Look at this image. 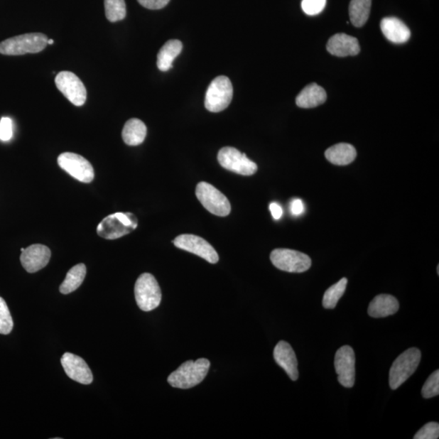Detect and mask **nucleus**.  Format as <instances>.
Here are the masks:
<instances>
[{"instance_id":"8","label":"nucleus","mask_w":439,"mask_h":439,"mask_svg":"<svg viewBox=\"0 0 439 439\" xmlns=\"http://www.w3.org/2000/svg\"><path fill=\"white\" fill-rule=\"evenodd\" d=\"M270 260L276 268L288 273H303L310 269L311 258L305 253L291 249H275Z\"/></svg>"},{"instance_id":"29","label":"nucleus","mask_w":439,"mask_h":439,"mask_svg":"<svg viewBox=\"0 0 439 439\" xmlns=\"http://www.w3.org/2000/svg\"><path fill=\"white\" fill-rule=\"evenodd\" d=\"M422 396L430 399L439 395V371L433 372L426 381L421 390Z\"/></svg>"},{"instance_id":"20","label":"nucleus","mask_w":439,"mask_h":439,"mask_svg":"<svg viewBox=\"0 0 439 439\" xmlns=\"http://www.w3.org/2000/svg\"><path fill=\"white\" fill-rule=\"evenodd\" d=\"M326 99H327V94L325 90L317 83H312L303 88L302 92L298 94L296 102L300 108L313 109L323 104Z\"/></svg>"},{"instance_id":"21","label":"nucleus","mask_w":439,"mask_h":439,"mask_svg":"<svg viewBox=\"0 0 439 439\" xmlns=\"http://www.w3.org/2000/svg\"><path fill=\"white\" fill-rule=\"evenodd\" d=\"M357 155V150L349 143H339L332 146L325 153L326 159L335 166L351 164L356 159Z\"/></svg>"},{"instance_id":"34","label":"nucleus","mask_w":439,"mask_h":439,"mask_svg":"<svg viewBox=\"0 0 439 439\" xmlns=\"http://www.w3.org/2000/svg\"><path fill=\"white\" fill-rule=\"evenodd\" d=\"M290 210L292 215L300 216L305 211V205L300 199L293 200L291 202Z\"/></svg>"},{"instance_id":"16","label":"nucleus","mask_w":439,"mask_h":439,"mask_svg":"<svg viewBox=\"0 0 439 439\" xmlns=\"http://www.w3.org/2000/svg\"><path fill=\"white\" fill-rule=\"evenodd\" d=\"M273 357L276 363L285 370L292 381L299 378L296 353L288 342L280 341L274 348Z\"/></svg>"},{"instance_id":"11","label":"nucleus","mask_w":439,"mask_h":439,"mask_svg":"<svg viewBox=\"0 0 439 439\" xmlns=\"http://www.w3.org/2000/svg\"><path fill=\"white\" fill-rule=\"evenodd\" d=\"M58 165L72 178L84 183L93 181L94 171L93 166L83 156L72 153H65L59 156Z\"/></svg>"},{"instance_id":"10","label":"nucleus","mask_w":439,"mask_h":439,"mask_svg":"<svg viewBox=\"0 0 439 439\" xmlns=\"http://www.w3.org/2000/svg\"><path fill=\"white\" fill-rule=\"evenodd\" d=\"M56 87L72 104L80 107L86 103L87 89L75 73L62 71L55 78Z\"/></svg>"},{"instance_id":"3","label":"nucleus","mask_w":439,"mask_h":439,"mask_svg":"<svg viewBox=\"0 0 439 439\" xmlns=\"http://www.w3.org/2000/svg\"><path fill=\"white\" fill-rule=\"evenodd\" d=\"M48 38L41 33H31L15 36L0 43V53L6 55H20L38 53L47 47Z\"/></svg>"},{"instance_id":"24","label":"nucleus","mask_w":439,"mask_h":439,"mask_svg":"<svg viewBox=\"0 0 439 439\" xmlns=\"http://www.w3.org/2000/svg\"><path fill=\"white\" fill-rule=\"evenodd\" d=\"M87 274V267L84 264H78L67 273L66 278L60 286L62 294H70L76 291L83 283Z\"/></svg>"},{"instance_id":"26","label":"nucleus","mask_w":439,"mask_h":439,"mask_svg":"<svg viewBox=\"0 0 439 439\" xmlns=\"http://www.w3.org/2000/svg\"><path fill=\"white\" fill-rule=\"evenodd\" d=\"M347 285V279L342 278L339 283L332 286L325 292L323 296V307L327 309H333L336 307L337 302L342 296L345 295Z\"/></svg>"},{"instance_id":"15","label":"nucleus","mask_w":439,"mask_h":439,"mask_svg":"<svg viewBox=\"0 0 439 439\" xmlns=\"http://www.w3.org/2000/svg\"><path fill=\"white\" fill-rule=\"evenodd\" d=\"M50 255L47 246L33 244L22 251L21 263L28 273H36L48 266Z\"/></svg>"},{"instance_id":"36","label":"nucleus","mask_w":439,"mask_h":439,"mask_svg":"<svg viewBox=\"0 0 439 439\" xmlns=\"http://www.w3.org/2000/svg\"><path fill=\"white\" fill-rule=\"evenodd\" d=\"M54 43L53 39H48V44L53 45Z\"/></svg>"},{"instance_id":"22","label":"nucleus","mask_w":439,"mask_h":439,"mask_svg":"<svg viewBox=\"0 0 439 439\" xmlns=\"http://www.w3.org/2000/svg\"><path fill=\"white\" fill-rule=\"evenodd\" d=\"M183 50L181 41L173 39L166 43L157 55V67L161 71L166 72L173 67V62Z\"/></svg>"},{"instance_id":"35","label":"nucleus","mask_w":439,"mask_h":439,"mask_svg":"<svg viewBox=\"0 0 439 439\" xmlns=\"http://www.w3.org/2000/svg\"><path fill=\"white\" fill-rule=\"evenodd\" d=\"M269 210L272 213V216L275 220H279L283 216V208L278 204V202H272L269 205Z\"/></svg>"},{"instance_id":"31","label":"nucleus","mask_w":439,"mask_h":439,"mask_svg":"<svg viewBox=\"0 0 439 439\" xmlns=\"http://www.w3.org/2000/svg\"><path fill=\"white\" fill-rule=\"evenodd\" d=\"M439 437V425L437 422H430L416 433L414 439H437Z\"/></svg>"},{"instance_id":"23","label":"nucleus","mask_w":439,"mask_h":439,"mask_svg":"<svg viewBox=\"0 0 439 439\" xmlns=\"http://www.w3.org/2000/svg\"><path fill=\"white\" fill-rule=\"evenodd\" d=\"M145 124L137 118H132L125 124L122 131L124 142L129 146H138L143 143L146 136Z\"/></svg>"},{"instance_id":"37","label":"nucleus","mask_w":439,"mask_h":439,"mask_svg":"<svg viewBox=\"0 0 439 439\" xmlns=\"http://www.w3.org/2000/svg\"><path fill=\"white\" fill-rule=\"evenodd\" d=\"M438 274H439V266L437 268Z\"/></svg>"},{"instance_id":"13","label":"nucleus","mask_w":439,"mask_h":439,"mask_svg":"<svg viewBox=\"0 0 439 439\" xmlns=\"http://www.w3.org/2000/svg\"><path fill=\"white\" fill-rule=\"evenodd\" d=\"M178 249L193 253L211 264L219 261L217 252L207 242L194 234H181L173 241Z\"/></svg>"},{"instance_id":"33","label":"nucleus","mask_w":439,"mask_h":439,"mask_svg":"<svg viewBox=\"0 0 439 439\" xmlns=\"http://www.w3.org/2000/svg\"><path fill=\"white\" fill-rule=\"evenodd\" d=\"M170 0H138L143 7L151 10H158L165 8Z\"/></svg>"},{"instance_id":"17","label":"nucleus","mask_w":439,"mask_h":439,"mask_svg":"<svg viewBox=\"0 0 439 439\" xmlns=\"http://www.w3.org/2000/svg\"><path fill=\"white\" fill-rule=\"evenodd\" d=\"M328 52L337 58H346L349 55H357L360 52L357 38L346 33H337L332 36L327 43Z\"/></svg>"},{"instance_id":"38","label":"nucleus","mask_w":439,"mask_h":439,"mask_svg":"<svg viewBox=\"0 0 439 439\" xmlns=\"http://www.w3.org/2000/svg\"><path fill=\"white\" fill-rule=\"evenodd\" d=\"M25 250V249H21V252Z\"/></svg>"},{"instance_id":"27","label":"nucleus","mask_w":439,"mask_h":439,"mask_svg":"<svg viewBox=\"0 0 439 439\" xmlns=\"http://www.w3.org/2000/svg\"><path fill=\"white\" fill-rule=\"evenodd\" d=\"M106 18L111 22L122 21L126 16L125 0H104Z\"/></svg>"},{"instance_id":"18","label":"nucleus","mask_w":439,"mask_h":439,"mask_svg":"<svg viewBox=\"0 0 439 439\" xmlns=\"http://www.w3.org/2000/svg\"><path fill=\"white\" fill-rule=\"evenodd\" d=\"M381 30L384 36L393 43L408 41L411 31L403 22L396 18H386L381 21Z\"/></svg>"},{"instance_id":"14","label":"nucleus","mask_w":439,"mask_h":439,"mask_svg":"<svg viewBox=\"0 0 439 439\" xmlns=\"http://www.w3.org/2000/svg\"><path fill=\"white\" fill-rule=\"evenodd\" d=\"M61 364L70 379L83 385L91 384L93 374L88 364L82 358L67 352L61 357Z\"/></svg>"},{"instance_id":"30","label":"nucleus","mask_w":439,"mask_h":439,"mask_svg":"<svg viewBox=\"0 0 439 439\" xmlns=\"http://www.w3.org/2000/svg\"><path fill=\"white\" fill-rule=\"evenodd\" d=\"M326 0H302L301 7L307 15L316 16L325 8Z\"/></svg>"},{"instance_id":"5","label":"nucleus","mask_w":439,"mask_h":439,"mask_svg":"<svg viewBox=\"0 0 439 439\" xmlns=\"http://www.w3.org/2000/svg\"><path fill=\"white\" fill-rule=\"evenodd\" d=\"M421 352L418 348H409L403 352L390 369L389 384L392 390H396L412 376L421 362Z\"/></svg>"},{"instance_id":"32","label":"nucleus","mask_w":439,"mask_h":439,"mask_svg":"<svg viewBox=\"0 0 439 439\" xmlns=\"http://www.w3.org/2000/svg\"><path fill=\"white\" fill-rule=\"evenodd\" d=\"M13 137V123L9 117H3L0 121V140L7 142Z\"/></svg>"},{"instance_id":"4","label":"nucleus","mask_w":439,"mask_h":439,"mask_svg":"<svg viewBox=\"0 0 439 439\" xmlns=\"http://www.w3.org/2000/svg\"><path fill=\"white\" fill-rule=\"evenodd\" d=\"M134 296L142 311H153L161 305V290L153 275L145 273L139 276L135 283Z\"/></svg>"},{"instance_id":"25","label":"nucleus","mask_w":439,"mask_h":439,"mask_svg":"<svg viewBox=\"0 0 439 439\" xmlns=\"http://www.w3.org/2000/svg\"><path fill=\"white\" fill-rule=\"evenodd\" d=\"M371 5L372 0H352L349 5V16L354 26L365 25L369 18Z\"/></svg>"},{"instance_id":"1","label":"nucleus","mask_w":439,"mask_h":439,"mask_svg":"<svg viewBox=\"0 0 439 439\" xmlns=\"http://www.w3.org/2000/svg\"><path fill=\"white\" fill-rule=\"evenodd\" d=\"M210 369V362L207 359L188 360L168 376V382L174 388L190 389L204 381Z\"/></svg>"},{"instance_id":"12","label":"nucleus","mask_w":439,"mask_h":439,"mask_svg":"<svg viewBox=\"0 0 439 439\" xmlns=\"http://www.w3.org/2000/svg\"><path fill=\"white\" fill-rule=\"evenodd\" d=\"M335 368L340 384L346 388H352L356 380V356L350 346H343L337 351Z\"/></svg>"},{"instance_id":"7","label":"nucleus","mask_w":439,"mask_h":439,"mask_svg":"<svg viewBox=\"0 0 439 439\" xmlns=\"http://www.w3.org/2000/svg\"><path fill=\"white\" fill-rule=\"evenodd\" d=\"M197 198L208 212L218 217H227L232 211V206L226 196L212 185L201 182L197 185Z\"/></svg>"},{"instance_id":"6","label":"nucleus","mask_w":439,"mask_h":439,"mask_svg":"<svg viewBox=\"0 0 439 439\" xmlns=\"http://www.w3.org/2000/svg\"><path fill=\"white\" fill-rule=\"evenodd\" d=\"M233 86L226 76H219L208 87L205 97V108L212 112H222L233 99Z\"/></svg>"},{"instance_id":"19","label":"nucleus","mask_w":439,"mask_h":439,"mask_svg":"<svg viewBox=\"0 0 439 439\" xmlns=\"http://www.w3.org/2000/svg\"><path fill=\"white\" fill-rule=\"evenodd\" d=\"M399 308V303L396 298L382 294L376 296L369 303L368 313L371 318H381L391 316L396 313Z\"/></svg>"},{"instance_id":"2","label":"nucleus","mask_w":439,"mask_h":439,"mask_svg":"<svg viewBox=\"0 0 439 439\" xmlns=\"http://www.w3.org/2000/svg\"><path fill=\"white\" fill-rule=\"evenodd\" d=\"M138 224V219L133 213L116 212L106 217L99 224L97 234L105 239H117L133 232Z\"/></svg>"},{"instance_id":"9","label":"nucleus","mask_w":439,"mask_h":439,"mask_svg":"<svg viewBox=\"0 0 439 439\" xmlns=\"http://www.w3.org/2000/svg\"><path fill=\"white\" fill-rule=\"evenodd\" d=\"M217 160L219 164L229 171L244 176H251L257 171V165L251 161L246 154L240 153L232 146H224L219 151Z\"/></svg>"},{"instance_id":"28","label":"nucleus","mask_w":439,"mask_h":439,"mask_svg":"<svg viewBox=\"0 0 439 439\" xmlns=\"http://www.w3.org/2000/svg\"><path fill=\"white\" fill-rule=\"evenodd\" d=\"M13 328V320L6 302L0 297V334L9 335Z\"/></svg>"}]
</instances>
